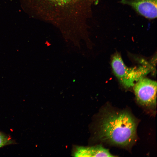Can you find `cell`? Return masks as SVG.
Listing matches in <instances>:
<instances>
[{
  "instance_id": "1",
  "label": "cell",
  "mask_w": 157,
  "mask_h": 157,
  "mask_svg": "<svg viewBox=\"0 0 157 157\" xmlns=\"http://www.w3.org/2000/svg\"><path fill=\"white\" fill-rule=\"evenodd\" d=\"M137 125L135 119L127 111H107L100 122L99 139L117 145H129L136 138Z\"/></svg>"
},
{
  "instance_id": "2",
  "label": "cell",
  "mask_w": 157,
  "mask_h": 157,
  "mask_svg": "<svg viewBox=\"0 0 157 157\" xmlns=\"http://www.w3.org/2000/svg\"><path fill=\"white\" fill-rule=\"evenodd\" d=\"M147 64L138 67L128 68L118 53L113 56L111 62L112 67L115 76L120 83L127 88L133 86L135 82L150 72L151 68Z\"/></svg>"
},
{
  "instance_id": "3",
  "label": "cell",
  "mask_w": 157,
  "mask_h": 157,
  "mask_svg": "<svg viewBox=\"0 0 157 157\" xmlns=\"http://www.w3.org/2000/svg\"><path fill=\"white\" fill-rule=\"evenodd\" d=\"M134 90L137 100L141 105L154 107L156 104L157 83L143 78L134 85Z\"/></svg>"
},
{
  "instance_id": "4",
  "label": "cell",
  "mask_w": 157,
  "mask_h": 157,
  "mask_svg": "<svg viewBox=\"0 0 157 157\" xmlns=\"http://www.w3.org/2000/svg\"><path fill=\"white\" fill-rule=\"evenodd\" d=\"M120 2L131 6L147 18L154 19L157 17V0H122Z\"/></svg>"
},
{
  "instance_id": "5",
  "label": "cell",
  "mask_w": 157,
  "mask_h": 157,
  "mask_svg": "<svg viewBox=\"0 0 157 157\" xmlns=\"http://www.w3.org/2000/svg\"><path fill=\"white\" fill-rule=\"evenodd\" d=\"M75 157H113L109 150L101 146L85 147L76 146L73 152Z\"/></svg>"
},
{
  "instance_id": "6",
  "label": "cell",
  "mask_w": 157,
  "mask_h": 157,
  "mask_svg": "<svg viewBox=\"0 0 157 157\" xmlns=\"http://www.w3.org/2000/svg\"><path fill=\"white\" fill-rule=\"evenodd\" d=\"M12 143L13 141L10 138L0 132V148Z\"/></svg>"
}]
</instances>
